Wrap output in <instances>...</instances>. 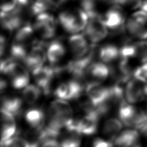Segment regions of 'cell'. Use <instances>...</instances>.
<instances>
[{
	"label": "cell",
	"instance_id": "7",
	"mask_svg": "<svg viewBox=\"0 0 147 147\" xmlns=\"http://www.w3.org/2000/svg\"><path fill=\"white\" fill-rule=\"evenodd\" d=\"M88 20L85 29V35L92 44L104 40L108 35V29L105 24L101 14L99 13L88 16Z\"/></svg>",
	"mask_w": 147,
	"mask_h": 147
},
{
	"label": "cell",
	"instance_id": "15",
	"mask_svg": "<svg viewBox=\"0 0 147 147\" xmlns=\"http://www.w3.org/2000/svg\"><path fill=\"white\" fill-rule=\"evenodd\" d=\"M26 66H23L20 62L14 65L9 73L12 87L16 90L24 89L27 87L30 81V75Z\"/></svg>",
	"mask_w": 147,
	"mask_h": 147
},
{
	"label": "cell",
	"instance_id": "28",
	"mask_svg": "<svg viewBox=\"0 0 147 147\" xmlns=\"http://www.w3.org/2000/svg\"><path fill=\"white\" fill-rule=\"evenodd\" d=\"M1 147H27L22 137L15 135L1 142Z\"/></svg>",
	"mask_w": 147,
	"mask_h": 147
},
{
	"label": "cell",
	"instance_id": "2",
	"mask_svg": "<svg viewBox=\"0 0 147 147\" xmlns=\"http://www.w3.org/2000/svg\"><path fill=\"white\" fill-rule=\"evenodd\" d=\"M88 16L82 8L72 7L65 9L59 13L58 22L67 32L76 34L85 30Z\"/></svg>",
	"mask_w": 147,
	"mask_h": 147
},
{
	"label": "cell",
	"instance_id": "21",
	"mask_svg": "<svg viewBox=\"0 0 147 147\" xmlns=\"http://www.w3.org/2000/svg\"><path fill=\"white\" fill-rule=\"evenodd\" d=\"M23 101L16 96L5 95L1 98V108L11 113L14 117H19L23 112Z\"/></svg>",
	"mask_w": 147,
	"mask_h": 147
},
{
	"label": "cell",
	"instance_id": "33",
	"mask_svg": "<svg viewBox=\"0 0 147 147\" xmlns=\"http://www.w3.org/2000/svg\"><path fill=\"white\" fill-rule=\"evenodd\" d=\"M77 0H56L57 3H58L59 6H61V5H67L69 3H72L74 2Z\"/></svg>",
	"mask_w": 147,
	"mask_h": 147
},
{
	"label": "cell",
	"instance_id": "30",
	"mask_svg": "<svg viewBox=\"0 0 147 147\" xmlns=\"http://www.w3.org/2000/svg\"><path fill=\"white\" fill-rule=\"evenodd\" d=\"M92 147H114L111 141L105 140L101 138H96L92 143Z\"/></svg>",
	"mask_w": 147,
	"mask_h": 147
},
{
	"label": "cell",
	"instance_id": "4",
	"mask_svg": "<svg viewBox=\"0 0 147 147\" xmlns=\"http://www.w3.org/2000/svg\"><path fill=\"white\" fill-rule=\"evenodd\" d=\"M125 9L117 4L111 5L101 15L105 24L112 34H121L126 30L127 19Z\"/></svg>",
	"mask_w": 147,
	"mask_h": 147
},
{
	"label": "cell",
	"instance_id": "11",
	"mask_svg": "<svg viewBox=\"0 0 147 147\" xmlns=\"http://www.w3.org/2000/svg\"><path fill=\"white\" fill-rule=\"evenodd\" d=\"M32 75L36 85L41 89L45 95H49L52 91V85L54 78L57 76L53 65H43L33 71Z\"/></svg>",
	"mask_w": 147,
	"mask_h": 147
},
{
	"label": "cell",
	"instance_id": "13",
	"mask_svg": "<svg viewBox=\"0 0 147 147\" xmlns=\"http://www.w3.org/2000/svg\"><path fill=\"white\" fill-rule=\"evenodd\" d=\"M110 66L102 62H94L89 65L85 74L86 82H101L110 76ZM85 82V83H86Z\"/></svg>",
	"mask_w": 147,
	"mask_h": 147
},
{
	"label": "cell",
	"instance_id": "24",
	"mask_svg": "<svg viewBox=\"0 0 147 147\" xmlns=\"http://www.w3.org/2000/svg\"><path fill=\"white\" fill-rule=\"evenodd\" d=\"M122 129V122L115 118H110L104 123L103 132L105 135L109 137L111 141L116 137Z\"/></svg>",
	"mask_w": 147,
	"mask_h": 147
},
{
	"label": "cell",
	"instance_id": "8",
	"mask_svg": "<svg viewBox=\"0 0 147 147\" xmlns=\"http://www.w3.org/2000/svg\"><path fill=\"white\" fill-rule=\"evenodd\" d=\"M125 99L130 104H136L147 97V79L133 77L127 82L125 89Z\"/></svg>",
	"mask_w": 147,
	"mask_h": 147
},
{
	"label": "cell",
	"instance_id": "35",
	"mask_svg": "<svg viewBox=\"0 0 147 147\" xmlns=\"http://www.w3.org/2000/svg\"><path fill=\"white\" fill-rule=\"evenodd\" d=\"M37 1H52V0H37Z\"/></svg>",
	"mask_w": 147,
	"mask_h": 147
},
{
	"label": "cell",
	"instance_id": "20",
	"mask_svg": "<svg viewBox=\"0 0 147 147\" xmlns=\"http://www.w3.org/2000/svg\"><path fill=\"white\" fill-rule=\"evenodd\" d=\"M127 51L130 59H136L141 63L147 62V42L144 40L134 43H128Z\"/></svg>",
	"mask_w": 147,
	"mask_h": 147
},
{
	"label": "cell",
	"instance_id": "9",
	"mask_svg": "<svg viewBox=\"0 0 147 147\" xmlns=\"http://www.w3.org/2000/svg\"><path fill=\"white\" fill-rule=\"evenodd\" d=\"M85 82L72 78L63 82L54 91V95L57 98L63 100H76L83 95L85 91Z\"/></svg>",
	"mask_w": 147,
	"mask_h": 147
},
{
	"label": "cell",
	"instance_id": "3",
	"mask_svg": "<svg viewBox=\"0 0 147 147\" xmlns=\"http://www.w3.org/2000/svg\"><path fill=\"white\" fill-rule=\"evenodd\" d=\"M118 109V117L127 127L140 130L147 122L146 111L133 106L126 101L121 104Z\"/></svg>",
	"mask_w": 147,
	"mask_h": 147
},
{
	"label": "cell",
	"instance_id": "18",
	"mask_svg": "<svg viewBox=\"0 0 147 147\" xmlns=\"http://www.w3.org/2000/svg\"><path fill=\"white\" fill-rule=\"evenodd\" d=\"M98 57L102 62L107 64H112L119 59L120 48L112 44H107L99 47Z\"/></svg>",
	"mask_w": 147,
	"mask_h": 147
},
{
	"label": "cell",
	"instance_id": "31",
	"mask_svg": "<svg viewBox=\"0 0 147 147\" xmlns=\"http://www.w3.org/2000/svg\"><path fill=\"white\" fill-rule=\"evenodd\" d=\"M41 147H61L59 141L56 138L47 139L42 143Z\"/></svg>",
	"mask_w": 147,
	"mask_h": 147
},
{
	"label": "cell",
	"instance_id": "25",
	"mask_svg": "<svg viewBox=\"0 0 147 147\" xmlns=\"http://www.w3.org/2000/svg\"><path fill=\"white\" fill-rule=\"evenodd\" d=\"M42 93L41 89L37 85H28L23 91V99L27 104L33 105L40 99Z\"/></svg>",
	"mask_w": 147,
	"mask_h": 147
},
{
	"label": "cell",
	"instance_id": "23",
	"mask_svg": "<svg viewBox=\"0 0 147 147\" xmlns=\"http://www.w3.org/2000/svg\"><path fill=\"white\" fill-rule=\"evenodd\" d=\"M42 129L31 128L23 133V139L27 147H41L44 141V136Z\"/></svg>",
	"mask_w": 147,
	"mask_h": 147
},
{
	"label": "cell",
	"instance_id": "17",
	"mask_svg": "<svg viewBox=\"0 0 147 147\" xmlns=\"http://www.w3.org/2000/svg\"><path fill=\"white\" fill-rule=\"evenodd\" d=\"M1 142L16 135L17 130L14 115L7 110L1 108Z\"/></svg>",
	"mask_w": 147,
	"mask_h": 147
},
{
	"label": "cell",
	"instance_id": "22",
	"mask_svg": "<svg viewBox=\"0 0 147 147\" xmlns=\"http://www.w3.org/2000/svg\"><path fill=\"white\" fill-rule=\"evenodd\" d=\"M25 120L30 127L36 129H42L45 124V115L41 108H33L28 110L25 115Z\"/></svg>",
	"mask_w": 147,
	"mask_h": 147
},
{
	"label": "cell",
	"instance_id": "5",
	"mask_svg": "<svg viewBox=\"0 0 147 147\" xmlns=\"http://www.w3.org/2000/svg\"><path fill=\"white\" fill-rule=\"evenodd\" d=\"M58 22L51 12H47L37 15L32 25L36 34L39 37L49 40L56 35Z\"/></svg>",
	"mask_w": 147,
	"mask_h": 147
},
{
	"label": "cell",
	"instance_id": "19",
	"mask_svg": "<svg viewBox=\"0 0 147 147\" xmlns=\"http://www.w3.org/2000/svg\"><path fill=\"white\" fill-rule=\"evenodd\" d=\"M66 49L61 40L52 41L47 46V59L52 65H56L64 57Z\"/></svg>",
	"mask_w": 147,
	"mask_h": 147
},
{
	"label": "cell",
	"instance_id": "14",
	"mask_svg": "<svg viewBox=\"0 0 147 147\" xmlns=\"http://www.w3.org/2000/svg\"><path fill=\"white\" fill-rule=\"evenodd\" d=\"M138 130L128 128L120 132L112 141L114 147H141Z\"/></svg>",
	"mask_w": 147,
	"mask_h": 147
},
{
	"label": "cell",
	"instance_id": "1",
	"mask_svg": "<svg viewBox=\"0 0 147 147\" xmlns=\"http://www.w3.org/2000/svg\"><path fill=\"white\" fill-rule=\"evenodd\" d=\"M73 119V110L70 104L66 100L57 99L50 105L46 127L59 136L61 130L66 128Z\"/></svg>",
	"mask_w": 147,
	"mask_h": 147
},
{
	"label": "cell",
	"instance_id": "10",
	"mask_svg": "<svg viewBox=\"0 0 147 147\" xmlns=\"http://www.w3.org/2000/svg\"><path fill=\"white\" fill-rule=\"evenodd\" d=\"M47 44L43 41L36 40L23 62L28 70L32 72L44 65L47 59Z\"/></svg>",
	"mask_w": 147,
	"mask_h": 147
},
{
	"label": "cell",
	"instance_id": "32",
	"mask_svg": "<svg viewBox=\"0 0 147 147\" xmlns=\"http://www.w3.org/2000/svg\"><path fill=\"white\" fill-rule=\"evenodd\" d=\"M7 46V40L5 36L3 35L1 36V56H3V54L6 49Z\"/></svg>",
	"mask_w": 147,
	"mask_h": 147
},
{
	"label": "cell",
	"instance_id": "27",
	"mask_svg": "<svg viewBox=\"0 0 147 147\" xmlns=\"http://www.w3.org/2000/svg\"><path fill=\"white\" fill-rule=\"evenodd\" d=\"M114 4H117L125 9L136 10L141 9L143 0H114Z\"/></svg>",
	"mask_w": 147,
	"mask_h": 147
},
{
	"label": "cell",
	"instance_id": "6",
	"mask_svg": "<svg viewBox=\"0 0 147 147\" xmlns=\"http://www.w3.org/2000/svg\"><path fill=\"white\" fill-rule=\"evenodd\" d=\"M128 35L140 40L147 38V12L137 10L130 16L126 23Z\"/></svg>",
	"mask_w": 147,
	"mask_h": 147
},
{
	"label": "cell",
	"instance_id": "12",
	"mask_svg": "<svg viewBox=\"0 0 147 147\" xmlns=\"http://www.w3.org/2000/svg\"><path fill=\"white\" fill-rule=\"evenodd\" d=\"M85 92L86 97L96 108L108 101L110 87L102 85L101 82H86Z\"/></svg>",
	"mask_w": 147,
	"mask_h": 147
},
{
	"label": "cell",
	"instance_id": "29",
	"mask_svg": "<svg viewBox=\"0 0 147 147\" xmlns=\"http://www.w3.org/2000/svg\"><path fill=\"white\" fill-rule=\"evenodd\" d=\"M133 76L143 77L147 79V62L143 63L141 66H139L134 70Z\"/></svg>",
	"mask_w": 147,
	"mask_h": 147
},
{
	"label": "cell",
	"instance_id": "34",
	"mask_svg": "<svg viewBox=\"0 0 147 147\" xmlns=\"http://www.w3.org/2000/svg\"><path fill=\"white\" fill-rule=\"evenodd\" d=\"M7 82L6 80L4 79L1 80V92L3 93L4 91V90H5V89L7 88Z\"/></svg>",
	"mask_w": 147,
	"mask_h": 147
},
{
	"label": "cell",
	"instance_id": "36",
	"mask_svg": "<svg viewBox=\"0 0 147 147\" xmlns=\"http://www.w3.org/2000/svg\"><path fill=\"white\" fill-rule=\"evenodd\" d=\"M146 114H147V103H146Z\"/></svg>",
	"mask_w": 147,
	"mask_h": 147
},
{
	"label": "cell",
	"instance_id": "26",
	"mask_svg": "<svg viewBox=\"0 0 147 147\" xmlns=\"http://www.w3.org/2000/svg\"><path fill=\"white\" fill-rule=\"evenodd\" d=\"M59 141L61 147H80L81 144V134L72 131L66 130Z\"/></svg>",
	"mask_w": 147,
	"mask_h": 147
},
{
	"label": "cell",
	"instance_id": "16",
	"mask_svg": "<svg viewBox=\"0 0 147 147\" xmlns=\"http://www.w3.org/2000/svg\"><path fill=\"white\" fill-rule=\"evenodd\" d=\"M88 38L85 34H73L69 38V45L74 59H80L88 53L90 49Z\"/></svg>",
	"mask_w": 147,
	"mask_h": 147
}]
</instances>
